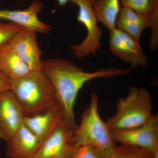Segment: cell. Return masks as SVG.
<instances>
[{
  "label": "cell",
  "instance_id": "obj_20",
  "mask_svg": "<svg viewBox=\"0 0 158 158\" xmlns=\"http://www.w3.org/2000/svg\"><path fill=\"white\" fill-rule=\"evenodd\" d=\"M11 81L3 73L0 69V94L11 90Z\"/></svg>",
  "mask_w": 158,
  "mask_h": 158
},
{
  "label": "cell",
  "instance_id": "obj_13",
  "mask_svg": "<svg viewBox=\"0 0 158 158\" xmlns=\"http://www.w3.org/2000/svg\"><path fill=\"white\" fill-rule=\"evenodd\" d=\"M7 142L6 154L9 158H34L40 144L23 124Z\"/></svg>",
  "mask_w": 158,
  "mask_h": 158
},
{
  "label": "cell",
  "instance_id": "obj_19",
  "mask_svg": "<svg viewBox=\"0 0 158 158\" xmlns=\"http://www.w3.org/2000/svg\"><path fill=\"white\" fill-rule=\"evenodd\" d=\"M23 29L20 26L12 23L0 22V46L8 42L16 33Z\"/></svg>",
  "mask_w": 158,
  "mask_h": 158
},
{
  "label": "cell",
  "instance_id": "obj_8",
  "mask_svg": "<svg viewBox=\"0 0 158 158\" xmlns=\"http://www.w3.org/2000/svg\"><path fill=\"white\" fill-rule=\"evenodd\" d=\"M73 134L62 120L40 144L34 158L71 156Z\"/></svg>",
  "mask_w": 158,
  "mask_h": 158
},
{
  "label": "cell",
  "instance_id": "obj_9",
  "mask_svg": "<svg viewBox=\"0 0 158 158\" xmlns=\"http://www.w3.org/2000/svg\"><path fill=\"white\" fill-rule=\"evenodd\" d=\"M37 32L23 29L8 41L31 70H41L42 52L37 39Z\"/></svg>",
  "mask_w": 158,
  "mask_h": 158
},
{
  "label": "cell",
  "instance_id": "obj_12",
  "mask_svg": "<svg viewBox=\"0 0 158 158\" xmlns=\"http://www.w3.org/2000/svg\"><path fill=\"white\" fill-rule=\"evenodd\" d=\"M62 120V110L58 104L44 113L25 116L23 124L37 137L41 144Z\"/></svg>",
  "mask_w": 158,
  "mask_h": 158
},
{
  "label": "cell",
  "instance_id": "obj_23",
  "mask_svg": "<svg viewBox=\"0 0 158 158\" xmlns=\"http://www.w3.org/2000/svg\"><path fill=\"white\" fill-rule=\"evenodd\" d=\"M53 158H71V156L69 157H55Z\"/></svg>",
  "mask_w": 158,
  "mask_h": 158
},
{
  "label": "cell",
  "instance_id": "obj_10",
  "mask_svg": "<svg viewBox=\"0 0 158 158\" xmlns=\"http://www.w3.org/2000/svg\"><path fill=\"white\" fill-rule=\"evenodd\" d=\"M44 7L42 2L34 0L28 8L24 10L0 9V20L9 21L24 29L47 34L51 31L52 27L43 22L38 17Z\"/></svg>",
  "mask_w": 158,
  "mask_h": 158
},
{
  "label": "cell",
  "instance_id": "obj_16",
  "mask_svg": "<svg viewBox=\"0 0 158 158\" xmlns=\"http://www.w3.org/2000/svg\"><path fill=\"white\" fill-rule=\"evenodd\" d=\"M110 158H158V151L152 153L147 150L129 145H116Z\"/></svg>",
  "mask_w": 158,
  "mask_h": 158
},
{
  "label": "cell",
  "instance_id": "obj_18",
  "mask_svg": "<svg viewBox=\"0 0 158 158\" xmlns=\"http://www.w3.org/2000/svg\"><path fill=\"white\" fill-rule=\"evenodd\" d=\"M110 154L93 146H82L73 150L71 158H110Z\"/></svg>",
  "mask_w": 158,
  "mask_h": 158
},
{
  "label": "cell",
  "instance_id": "obj_22",
  "mask_svg": "<svg viewBox=\"0 0 158 158\" xmlns=\"http://www.w3.org/2000/svg\"><path fill=\"white\" fill-rule=\"evenodd\" d=\"M0 139H3V140H5L6 141H7V139H6L5 136L3 135L2 133L1 132V131H0Z\"/></svg>",
  "mask_w": 158,
  "mask_h": 158
},
{
  "label": "cell",
  "instance_id": "obj_4",
  "mask_svg": "<svg viewBox=\"0 0 158 158\" xmlns=\"http://www.w3.org/2000/svg\"><path fill=\"white\" fill-rule=\"evenodd\" d=\"M72 145L73 150L88 145L110 154L116 147L112 133L99 114L98 98L96 93L91 94L89 106L84 110L81 123L73 131Z\"/></svg>",
  "mask_w": 158,
  "mask_h": 158
},
{
  "label": "cell",
  "instance_id": "obj_11",
  "mask_svg": "<svg viewBox=\"0 0 158 158\" xmlns=\"http://www.w3.org/2000/svg\"><path fill=\"white\" fill-rule=\"evenodd\" d=\"M25 116L21 106L11 90L0 94V131L7 141L23 125Z\"/></svg>",
  "mask_w": 158,
  "mask_h": 158
},
{
  "label": "cell",
  "instance_id": "obj_17",
  "mask_svg": "<svg viewBox=\"0 0 158 158\" xmlns=\"http://www.w3.org/2000/svg\"><path fill=\"white\" fill-rule=\"evenodd\" d=\"M123 7H127L148 16L158 17V0H120Z\"/></svg>",
  "mask_w": 158,
  "mask_h": 158
},
{
  "label": "cell",
  "instance_id": "obj_7",
  "mask_svg": "<svg viewBox=\"0 0 158 158\" xmlns=\"http://www.w3.org/2000/svg\"><path fill=\"white\" fill-rule=\"evenodd\" d=\"M109 49L118 59L130 63V68L132 69L138 66L145 67L148 64L147 57L140 42L117 27L110 31Z\"/></svg>",
  "mask_w": 158,
  "mask_h": 158
},
{
  "label": "cell",
  "instance_id": "obj_6",
  "mask_svg": "<svg viewBox=\"0 0 158 158\" xmlns=\"http://www.w3.org/2000/svg\"><path fill=\"white\" fill-rule=\"evenodd\" d=\"M113 139L122 145L158 151V116L153 115L144 124L134 128L112 132Z\"/></svg>",
  "mask_w": 158,
  "mask_h": 158
},
{
  "label": "cell",
  "instance_id": "obj_2",
  "mask_svg": "<svg viewBox=\"0 0 158 158\" xmlns=\"http://www.w3.org/2000/svg\"><path fill=\"white\" fill-rule=\"evenodd\" d=\"M25 116L46 112L59 104L49 81L42 70H31L11 81V90Z\"/></svg>",
  "mask_w": 158,
  "mask_h": 158
},
{
  "label": "cell",
  "instance_id": "obj_3",
  "mask_svg": "<svg viewBox=\"0 0 158 158\" xmlns=\"http://www.w3.org/2000/svg\"><path fill=\"white\" fill-rule=\"evenodd\" d=\"M152 98L147 89L131 87L127 95L118 100L116 113L106 124L111 132L138 127L152 116Z\"/></svg>",
  "mask_w": 158,
  "mask_h": 158
},
{
  "label": "cell",
  "instance_id": "obj_1",
  "mask_svg": "<svg viewBox=\"0 0 158 158\" xmlns=\"http://www.w3.org/2000/svg\"><path fill=\"white\" fill-rule=\"evenodd\" d=\"M133 69H102L87 72L69 59L53 58L43 60L41 70L50 83L57 102L61 108L63 121L74 131L77 126L74 108L79 91L86 83L98 78L124 75Z\"/></svg>",
  "mask_w": 158,
  "mask_h": 158
},
{
  "label": "cell",
  "instance_id": "obj_5",
  "mask_svg": "<svg viewBox=\"0 0 158 158\" xmlns=\"http://www.w3.org/2000/svg\"><path fill=\"white\" fill-rule=\"evenodd\" d=\"M94 0H73L71 3L78 7L77 19L87 31V36L82 42L71 45L73 55L78 59L95 55L101 47L102 31L98 24L93 9Z\"/></svg>",
  "mask_w": 158,
  "mask_h": 158
},
{
  "label": "cell",
  "instance_id": "obj_21",
  "mask_svg": "<svg viewBox=\"0 0 158 158\" xmlns=\"http://www.w3.org/2000/svg\"><path fill=\"white\" fill-rule=\"evenodd\" d=\"M19 1H23V0H19ZM57 1L59 6H63L66 5L69 2H71L73 0H57Z\"/></svg>",
  "mask_w": 158,
  "mask_h": 158
},
{
  "label": "cell",
  "instance_id": "obj_14",
  "mask_svg": "<svg viewBox=\"0 0 158 158\" xmlns=\"http://www.w3.org/2000/svg\"><path fill=\"white\" fill-rule=\"evenodd\" d=\"M0 69L11 81L24 76L31 71L8 42L0 46Z\"/></svg>",
  "mask_w": 158,
  "mask_h": 158
},
{
  "label": "cell",
  "instance_id": "obj_15",
  "mask_svg": "<svg viewBox=\"0 0 158 158\" xmlns=\"http://www.w3.org/2000/svg\"><path fill=\"white\" fill-rule=\"evenodd\" d=\"M93 9L98 21L110 31L116 28L121 9L120 0H94Z\"/></svg>",
  "mask_w": 158,
  "mask_h": 158
}]
</instances>
